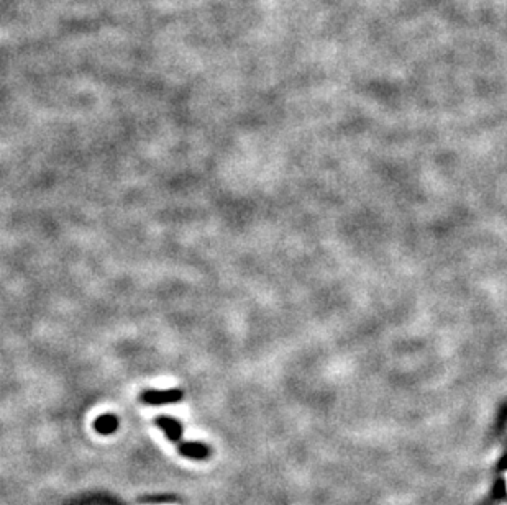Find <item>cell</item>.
Instances as JSON below:
<instances>
[{
    "instance_id": "3",
    "label": "cell",
    "mask_w": 507,
    "mask_h": 505,
    "mask_svg": "<svg viewBox=\"0 0 507 505\" xmlns=\"http://www.w3.org/2000/svg\"><path fill=\"white\" fill-rule=\"evenodd\" d=\"M179 453L186 457H192V460H206L209 456V448L202 443L184 442L179 444Z\"/></svg>"
},
{
    "instance_id": "5",
    "label": "cell",
    "mask_w": 507,
    "mask_h": 505,
    "mask_svg": "<svg viewBox=\"0 0 507 505\" xmlns=\"http://www.w3.org/2000/svg\"><path fill=\"white\" fill-rule=\"evenodd\" d=\"M504 476H506V487H507V471H506V474H504Z\"/></svg>"
},
{
    "instance_id": "2",
    "label": "cell",
    "mask_w": 507,
    "mask_h": 505,
    "mask_svg": "<svg viewBox=\"0 0 507 505\" xmlns=\"http://www.w3.org/2000/svg\"><path fill=\"white\" fill-rule=\"evenodd\" d=\"M155 424L164 431L166 438L171 440V442H179L181 437H183V426H181L179 422L175 420V418L158 417Z\"/></svg>"
},
{
    "instance_id": "4",
    "label": "cell",
    "mask_w": 507,
    "mask_h": 505,
    "mask_svg": "<svg viewBox=\"0 0 507 505\" xmlns=\"http://www.w3.org/2000/svg\"><path fill=\"white\" fill-rule=\"evenodd\" d=\"M94 426H95V430L99 431V433L110 435V433H114L117 429H119V420H117V417L110 415V413H107V415L99 417L97 420H95Z\"/></svg>"
},
{
    "instance_id": "1",
    "label": "cell",
    "mask_w": 507,
    "mask_h": 505,
    "mask_svg": "<svg viewBox=\"0 0 507 505\" xmlns=\"http://www.w3.org/2000/svg\"><path fill=\"white\" fill-rule=\"evenodd\" d=\"M183 391L168 389V391H155L148 389L141 394V402L148 405H163V404H176L183 400Z\"/></svg>"
}]
</instances>
